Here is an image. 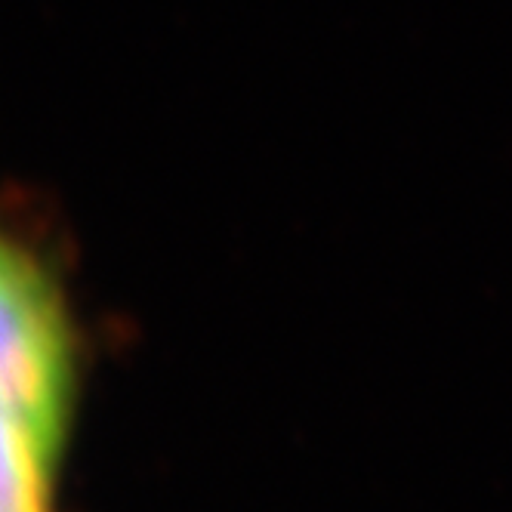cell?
I'll return each mask as SVG.
<instances>
[{
	"mask_svg": "<svg viewBox=\"0 0 512 512\" xmlns=\"http://www.w3.org/2000/svg\"><path fill=\"white\" fill-rule=\"evenodd\" d=\"M71 405L56 284L0 235V512H53Z\"/></svg>",
	"mask_w": 512,
	"mask_h": 512,
	"instance_id": "1",
	"label": "cell"
}]
</instances>
